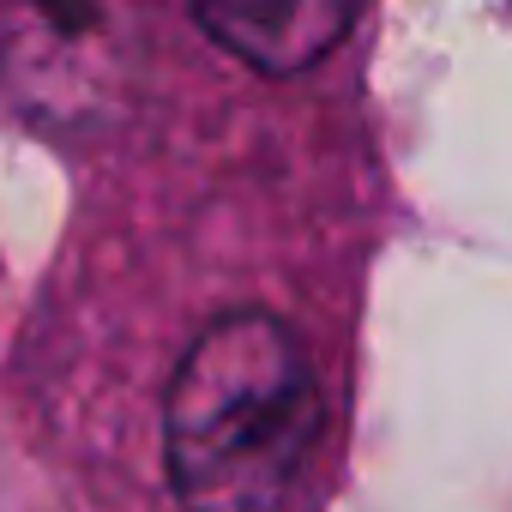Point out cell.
Returning a JSON list of instances; mask_svg holds the SVG:
<instances>
[{
	"mask_svg": "<svg viewBox=\"0 0 512 512\" xmlns=\"http://www.w3.org/2000/svg\"><path fill=\"white\" fill-rule=\"evenodd\" d=\"M320 434V380L278 314L211 320L163 410V452L181 512H284Z\"/></svg>",
	"mask_w": 512,
	"mask_h": 512,
	"instance_id": "obj_1",
	"label": "cell"
},
{
	"mask_svg": "<svg viewBox=\"0 0 512 512\" xmlns=\"http://www.w3.org/2000/svg\"><path fill=\"white\" fill-rule=\"evenodd\" d=\"M139 73V0H0V85L37 121H103Z\"/></svg>",
	"mask_w": 512,
	"mask_h": 512,
	"instance_id": "obj_2",
	"label": "cell"
},
{
	"mask_svg": "<svg viewBox=\"0 0 512 512\" xmlns=\"http://www.w3.org/2000/svg\"><path fill=\"white\" fill-rule=\"evenodd\" d=\"M362 0H193L199 25L247 67L302 73L338 49Z\"/></svg>",
	"mask_w": 512,
	"mask_h": 512,
	"instance_id": "obj_3",
	"label": "cell"
}]
</instances>
